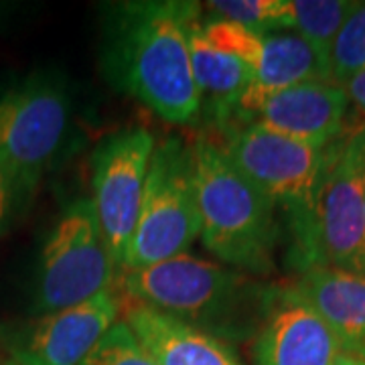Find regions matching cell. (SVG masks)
Here are the masks:
<instances>
[{"mask_svg": "<svg viewBox=\"0 0 365 365\" xmlns=\"http://www.w3.org/2000/svg\"><path fill=\"white\" fill-rule=\"evenodd\" d=\"M199 2L144 0L108 11L102 43L106 79L170 124H189L201 112L193 79L189 31Z\"/></svg>", "mask_w": 365, "mask_h": 365, "instance_id": "obj_1", "label": "cell"}, {"mask_svg": "<svg viewBox=\"0 0 365 365\" xmlns=\"http://www.w3.org/2000/svg\"><path fill=\"white\" fill-rule=\"evenodd\" d=\"M118 282L132 302L225 343L256 337L272 290L250 274L191 254L120 270Z\"/></svg>", "mask_w": 365, "mask_h": 365, "instance_id": "obj_2", "label": "cell"}, {"mask_svg": "<svg viewBox=\"0 0 365 365\" xmlns=\"http://www.w3.org/2000/svg\"><path fill=\"white\" fill-rule=\"evenodd\" d=\"M284 223L292 270L365 274V122L347 126L327 146L309 207Z\"/></svg>", "mask_w": 365, "mask_h": 365, "instance_id": "obj_3", "label": "cell"}, {"mask_svg": "<svg viewBox=\"0 0 365 365\" xmlns=\"http://www.w3.org/2000/svg\"><path fill=\"white\" fill-rule=\"evenodd\" d=\"M195 160L201 242L217 260L254 278L274 270L282 240L278 207L209 134L191 143Z\"/></svg>", "mask_w": 365, "mask_h": 365, "instance_id": "obj_4", "label": "cell"}, {"mask_svg": "<svg viewBox=\"0 0 365 365\" xmlns=\"http://www.w3.org/2000/svg\"><path fill=\"white\" fill-rule=\"evenodd\" d=\"M201 235L191 143L167 136L155 144L138 222L122 270L144 268L187 254Z\"/></svg>", "mask_w": 365, "mask_h": 365, "instance_id": "obj_5", "label": "cell"}, {"mask_svg": "<svg viewBox=\"0 0 365 365\" xmlns=\"http://www.w3.org/2000/svg\"><path fill=\"white\" fill-rule=\"evenodd\" d=\"M73 132V100L67 81L35 71L0 93V157L37 191L63 155Z\"/></svg>", "mask_w": 365, "mask_h": 365, "instance_id": "obj_6", "label": "cell"}, {"mask_svg": "<svg viewBox=\"0 0 365 365\" xmlns=\"http://www.w3.org/2000/svg\"><path fill=\"white\" fill-rule=\"evenodd\" d=\"M118 266L110 256L91 199L69 201L41 248L33 313L76 307L112 288Z\"/></svg>", "mask_w": 365, "mask_h": 365, "instance_id": "obj_7", "label": "cell"}, {"mask_svg": "<svg viewBox=\"0 0 365 365\" xmlns=\"http://www.w3.org/2000/svg\"><path fill=\"white\" fill-rule=\"evenodd\" d=\"M155 144L146 128H126L108 134L91 153L90 199L118 272L138 222Z\"/></svg>", "mask_w": 365, "mask_h": 365, "instance_id": "obj_8", "label": "cell"}, {"mask_svg": "<svg viewBox=\"0 0 365 365\" xmlns=\"http://www.w3.org/2000/svg\"><path fill=\"white\" fill-rule=\"evenodd\" d=\"M223 153L282 213H300L313 199L325 148L256 124L220 132Z\"/></svg>", "mask_w": 365, "mask_h": 365, "instance_id": "obj_9", "label": "cell"}, {"mask_svg": "<svg viewBox=\"0 0 365 365\" xmlns=\"http://www.w3.org/2000/svg\"><path fill=\"white\" fill-rule=\"evenodd\" d=\"M124 300L116 287L76 307L37 314L6 335L14 365H81L120 321Z\"/></svg>", "mask_w": 365, "mask_h": 365, "instance_id": "obj_10", "label": "cell"}, {"mask_svg": "<svg viewBox=\"0 0 365 365\" xmlns=\"http://www.w3.org/2000/svg\"><path fill=\"white\" fill-rule=\"evenodd\" d=\"M347 112L349 98L341 86L333 81H307L258 100H242L227 128L256 124L325 148L347 130Z\"/></svg>", "mask_w": 365, "mask_h": 365, "instance_id": "obj_11", "label": "cell"}, {"mask_svg": "<svg viewBox=\"0 0 365 365\" xmlns=\"http://www.w3.org/2000/svg\"><path fill=\"white\" fill-rule=\"evenodd\" d=\"M339 355L333 331L299 290L272 287L254 337V364L333 365Z\"/></svg>", "mask_w": 365, "mask_h": 365, "instance_id": "obj_12", "label": "cell"}, {"mask_svg": "<svg viewBox=\"0 0 365 365\" xmlns=\"http://www.w3.org/2000/svg\"><path fill=\"white\" fill-rule=\"evenodd\" d=\"M122 319L158 365H244L230 343L150 307L132 302Z\"/></svg>", "mask_w": 365, "mask_h": 365, "instance_id": "obj_13", "label": "cell"}, {"mask_svg": "<svg viewBox=\"0 0 365 365\" xmlns=\"http://www.w3.org/2000/svg\"><path fill=\"white\" fill-rule=\"evenodd\" d=\"M292 287L333 331L341 353L365 361V274L313 268Z\"/></svg>", "mask_w": 365, "mask_h": 365, "instance_id": "obj_14", "label": "cell"}, {"mask_svg": "<svg viewBox=\"0 0 365 365\" xmlns=\"http://www.w3.org/2000/svg\"><path fill=\"white\" fill-rule=\"evenodd\" d=\"M189 51L201 110L207 106L217 130L230 126L242 96L252 83V69L209 45L201 33V19L189 31Z\"/></svg>", "mask_w": 365, "mask_h": 365, "instance_id": "obj_15", "label": "cell"}, {"mask_svg": "<svg viewBox=\"0 0 365 365\" xmlns=\"http://www.w3.org/2000/svg\"><path fill=\"white\" fill-rule=\"evenodd\" d=\"M307 81H331L325 59L297 33H264L260 59L242 100H258Z\"/></svg>", "mask_w": 365, "mask_h": 365, "instance_id": "obj_16", "label": "cell"}, {"mask_svg": "<svg viewBox=\"0 0 365 365\" xmlns=\"http://www.w3.org/2000/svg\"><path fill=\"white\" fill-rule=\"evenodd\" d=\"M355 4L351 0H284L280 31L300 35L329 63L333 41Z\"/></svg>", "mask_w": 365, "mask_h": 365, "instance_id": "obj_17", "label": "cell"}, {"mask_svg": "<svg viewBox=\"0 0 365 365\" xmlns=\"http://www.w3.org/2000/svg\"><path fill=\"white\" fill-rule=\"evenodd\" d=\"M365 71V2H357L345 19L329 53V78L343 86Z\"/></svg>", "mask_w": 365, "mask_h": 365, "instance_id": "obj_18", "label": "cell"}, {"mask_svg": "<svg viewBox=\"0 0 365 365\" xmlns=\"http://www.w3.org/2000/svg\"><path fill=\"white\" fill-rule=\"evenodd\" d=\"M201 33L213 49L246 63L254 76V69L260 59L264 33L217 16L209 19L205 23L201 21Z\"/></svg>", "mask_w": 365, "mask_h": 365, "instance_id": "obj_19", "label": "cell"}, {"mask_svg": "<svg viewBox=\"0 0 365 365\" xmlns=\"http://www.w3.org/2000/svg\"><path fill=\"white\" fill-rule=\"evenodd\" d=\"M209 11L217 19L250 26L258 33L280 31L284 0H213Z\"/></svg>", "mask_w": 365, "mask_h": 365, "instance_id": "obj_20", "label": "cell"}, {"mask_svg": "<svg viewBox=\"0 0 365 365\" xmlns=\"http://www.w3.org/2000/svg\"><path fill=\"white\" fill-rule=\"evenodd\" d=\"M81 365H158L136 339L130 327L120 319Z\"/></svg>", "mask_w": 365, "mask_h": 365, "instance_id": "obj_21", "label": "cell"}, {"mask_svg": "<svg viewBox=\"0 0 365 365\" xmlns=\"http://www.w3.org/2000/svg\"><path fill=\"white\" fill-rule=\"evenodd\" d=\"M35 191L0 157V237L23 220Z\"/></svg>", "mask_w": 365, "mask_h": 365, "instance_id": "obj_22", "label": "cell"}, {"mask_svg": "<svg viewBox=\"0 0 365 365\" xmlns=\"http://www.w3.org/2000/svg\"><path fill=\"white\" fill-rule=\"evenodd\" d=\"M341 88L347 93L349 104L355 106V108L365 116V71L353 76V78L349 79V81H345Z\"/></svg>", "mask_w": 365, "mask_h": 365, "instance_id": "obj_23", "label": "cell"}, {"mask_svg": "<svg viewBox=\"0 0 365 365\" xmlns=\"http://www.w3.org/2000/svg\"><path fill=\"white\" fill-rule=\"evenodd\" d=\"M333 365H365L364 359H357V357H351V355H343L341 353L339 357H337V361Z\"/></svg>", "mask_w": 365, "mask_h": 365, "instance_id": "obj_24", "label": "cell"}]
</instances>
